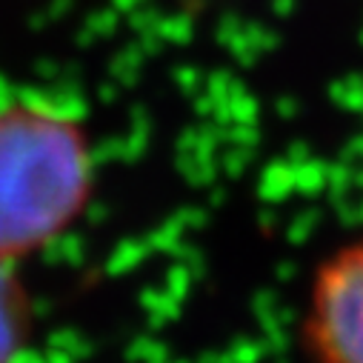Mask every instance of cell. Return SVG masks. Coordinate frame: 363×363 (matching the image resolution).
<instances>
[{
    "mask_svg": "<svg viewBox=\"0 0 363 363\" xmlns=\"http://www.w3.org/2000/svg\"><path fill=\"white\" fill-rule=\"evenodd\" d=\"M83 118L52 101L0 104V260L21 266L63 240L95 198Z\"/></svg>",
    "mask_w": 363,
    "mask_h": 363,
    "instance_id": "obj_1",
    "label": "cell"
},
{
    "mask_svg": "<svg viewBox=\"0 0 363 363\" xmlns=\"http://www.w3.org/2000/svg\"><path fill=\"white\" fill-rule=\"evenodd\" d=\"M301 340L312 363H363V235L343 240L315 266Z\"/></svg>",
    "mask_w": 363,
    "mask_h": 363,
    "instance_id": "obj_2",
    "label": "cell"
},
{
    "mask_svg": "<svg viewBox=\"0 0 363 363\" xmlns=\"http://www.w3.org/2000/svg\"><path fill=\"white\" fill-rule=\"evenodd\" d=\"M32 337V301L18 266L0 260V363H18Z\"/></svg>",
    "mask_w": 363,
    "mask_h": 363,
    "instance_id": "obj_3",
    "label": "cell"
}]
</instances>
